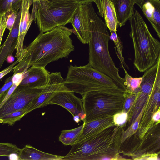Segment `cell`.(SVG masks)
<instances>
[{
    "mask_svg": "<svg viewBox=\"0 0 160 160\" xmlns=\"http://www.w3.org/2000/svg\"><path fill=\"white\" fill-rule=\"evenodd\" d=\"M110 31L111 33L110 38H111L114 42L115 52L120 61V67L123 69H125L126 68L128 69V66L125 62L123 55L122 43L117 34L116 31Z\"/></svg>",
    "mask_w": 160,
    "mask_h": 160,
    "instance_id": "20",
    "label": "cell"
},
{
    "mask_svg": "<svg viewBox=\"0 0 160 160\" xmlns=\"http://www.w3.org/2000/svg\"><path fill=\"white\" fill-rule=\"evenodd\" d=\"M70 23L73 26L71 29L72 32L83 44H88L91 37L92 27L88 3L79 5Z\"/></svg>",
    "mask_w": 160,
    "mask_h": 160,
    "instance_id": "9",
    "label": "cell"
},
{
    "mask_svg": "<svg viewBox=\"0 0 160 160\" xmlns=\"http://www.w3.org/2000/svg\"><path fill=\"white\" fill-rule=\"evenodd\" d=\"M73 117V120L76 122H78L81 120L80 118L78 116H76Z\"/></svg>",
    "mask_w": 160,
    "mask_h": 160,
    "instance_id": "34",
    "label": "cell"
},
{
    "mask_svg": "<svg viewBox=\"0 0 160 160\" xmlns=\"http://www.w3.org/2000/svg\"><path fill=\"white\" fill-rule=\"evenodd\" d=\"M67 89L64 85V79L60 72L49 73L47 85L39 95L27 107V114L34 109L47 106L48 101L56 93Z\"/></svg>",
    "mask_w": 160,
    "mask_h": 160,
    "instance_id": "8",
    "label": "cell"
},
{
    "mask_svg": "<svg viewBox=\"0 0 160 160\" xmlns=\"http://www.w3.org/2000/svg\"><path fill=\"white\" fill-rule=\"evenodd\" d=\"M71 29L59 26L40 33L25 48L22 60L16 65L13 74L23 72L32 66L45 68L48 64L68 56L74 50Z\"/></svg>",
    "mask_w": 160,
    "mask_h": 160,
    "instance_id": "1",
    "label": "cell"
},
{
    "mask_svg": "<svg viewBox=\"0 0 160 160\" xmlns=\"http://www.w3.org/2000/svg\"><path fill=\"white\" fill-rule=\"evenodd\" d=\"M113 4L119 26H124L134 13L137 0H111Z\"/></svg>",
    "mask_w": 160,
    "mask_h": 160,
    "instance_id": "16",
    "label": "cell"
},
{
    "mask_svg": "<svg viewBox=\"0 0 160 160\" xmlns=\"http://www.w3.org/2000/svg\"><path fill=\"white\" fill-rule=\"evenodd\" d=\"M63 157L42 152L29 145L20 149L18 155L20 160H62Z\"/></svg>",
    "mask_w": 160,
    "mask_h": 160,
    "instance_id": "17",
    "label": "cell"
},
{
    "mask_svg": "<svg viewBox=\"0 0 160 160\" xmlns=\"http://www.w3.org/2000/svg\"><path fill=\"white\" fill-rule=\"evenodd\" d=\"M129 20V35L134 50L133 64L139 72H144L157 62L160 55V42L152 35L137 10Z\"/></svg>",
    "mask_w": 160,
    "mask_h": 160,
    "instance_id": "3",
    "label": "cell"
},
{
    "mask_svg": "<svg viewBox=\"0 0 160 160\" xmlns=\"http://www.w3.org/2000/svg\"><path fill=\"white\" fill-rule=\"evenodd\" d=\"M27 114V108L19 110L0 118V123L12 126L16 122L20 120Z\"/></svg>",
    "mask_w": 160,
    "mask_h": 160,
    "instance_id": "21",
    "label": "cell"
},
{
    "mask_svg": "<svg viewBox=\"0 0 160 160\" xmlns=\"http://www.w3.org/2000/svg\"><path fill=\"white\" fill-rule=\"evenodd\" d=\"M160 110H158L156 112L153 116V119L156 121H159L160 118Z\"/></svg>",
    "mask_w": 160,
    "mask_h": 160,
    "instance_id": "31",
    "label": "cell"
},
{
    "mask_svg": "<svg viewBox=\"0 0 160 160\" xmlns=\"http://www.w3.org/2000/svg\"><path fill=\"white\" fill-rule=\"evenodd\" d=\"M49 74L45 68L32 66L24 72V78L20 85L33 88L45 86L48 83Z\"/></svg>",
    "mask_w": 160,
    "mask_h": 160,
    "instance_id": "13",
    "label": "cell"
},
{
    "mask_svg": "<svg viewBox=\"0 0 160 160\" xmlns=\"http://www.w3.org/2000/svg\"><path fill=\"white\" fill-rule=\"evenodd\" d=\"M50 2L60 1H69L78 3L79 4H83L94 2L95 0H46Z\"/></svg>",
    "mask_w": 160,
    "mask_h": 160,
    "instance_id": "30",
    "label": "cell"
},
{
    "mask_svg": "<svg viewBox=\"0 0 160 160\" xmlns=\"http://www.w3.org/2000/svg\"><path fill=\"white\" fill-rule=\"evenodd\" d=\"M64 85L68 89L82 96L85 93L106 87H118L112 78L88 64L82 66L70 65Z\"/></svg>",
    "mask_w": 160,
    "mask_h": 160,
    "instance_id": "5",
    "label": "cell"
},
{
    "mask_svg": "<svg viewBox=\"0 0 160 160\" xmlns=\"http://www.w3.org/2000/svg\"><path fill=\"white\" fill-rule=\"evenodd\" d=\"M14 58L12 55H8L6 58V60L8 63H11L14 60Z\"/></svg>",
    "mask_w": 160,
    "mask_h": 160,
    "instance_id": "32",
    "label": "cell"
},
{
    "mask_svg": "<svg viewBox=\"0 0 160 160\" xmlns=\"http://www.w3.org/2000/svg\"><path fill=\"white\" fill-rule=\"evenodd\" d=\"M139 125L138 121H136L132 125V128L134 130H136L138 128Z\"/></svg>",
    "mask_w": 160,
    "mask_h": 160,
    "instance_id": "33",
    "label": "cell"
},
{
    "mask_svg": "<svg viewBox=\"0 0 160 160\" xmlns=\"http://www.w3.org/2000/svg\"><path fill=\"white\" fill-rule=\"evenodd\" d=\"M60 105L67 109L74 117L79 116L81 120L85 117L82 99L76 97L74 92L68 89L56 93L48 101V105Z\"/></svg>",
    "mask_w": 160,
    "mask_h": 160,
    "instance_id": "10",
    "label": "cell"
},
{
    "mask_svg": "<svg viewBox=\"0 0 160 160\" xmlns=\"http://www.w3.org/2000/svg\"><path fill=\"white\" fill-rule=\"evenodd\" d=\"M33 88L19 85L0 108V118L15 111L27 108L45 87Z\"/></svg>",
    "mask_w": 160,
    "mask_h": 160,
    "instance_id": "7",
    "label": "cell"
},
{
    "mask_svg": "<svg viewBox=\"0 0 160 160\" xmlns=\"http://www.w3.org/2000/svg\"><path fill=\"white\" fill-rule=\"evenodd\" d=\"M123 70L125 73L124 78L126 88V92L128 94L138 92L142 79V76L133 78L129 75L125 69H123Z\"/></svg>",
    "mask_w": 160,
    "mask_h": 160,
    "instance_id": "19",
    "label": "cell"
},
{
    "mask_svg": "<svg viewBox=\"0 0 160 160\" xmlns=\"http://www.w3.org/2000/svg\"><path fill=\"white\" fill-rule=\"evenodd\" d=\"M24 78L23 72L13 74L12 78L13 84H14L18 86Z\"/></svg>",
    "mask_w": 160,
    "mask_h": 160,
    "instance_id": "28",
    "label": "cell"
},
{
    "mask_svg": "<svg viewBox=\"0 0 160 160\" xmlns=\"http://www.w3.org/2000/svg\"><path fill=\"white\" fill-rule=\"evenodd\" d=\"M88 6L92 27L88 64L110 77L118 87L126 91L124 78L120 75L118 68L116 66L109 52L108 42L110 38L108 28L96 13L92 2L88 3Z\"/></svg>",
    "mask_w": 160,
    "mask_h": 160,
    "instance_id": "2",
    "label": "cell"
},
{
    "mask_svg": "<svg viewBox=\"0 0 160 160\" xmlns=\"http://www.w3.org/2000/svg\"><path fill=\"white\" fill-rule=\"evenodd\" d=\"M12 76L7 78L5 80V84L0 89V94L8 90L13 84Z\"/></svg>",
    "mask_w": 160,
    "mask_h": 160,
    "instance_id": "29",
    "label": "cell"
},
{
    "mask_svg": "<svg viewBox=\"0 0 160 160\" xmlns=\"http://www.w3.org/2000/svg\"><path fill=\"white\" fill-rule=\"evenodd\" d=\"M84 124L75 128L63 130L59 137L60 141L66 145L72 146L77 142L82 131Z\"/></svg>",
    "mask_w": 160,
    "mask_h": 160,
    "instance_id": "18",
    "label": "cell"
},
{
    "mask_svg": "<svg viewBox=\"0 0 160 160\" xmlns=\"http://www.w3.org/2000/svg\"><path fill=\"white\" fill-rule=\"evenodd\" d=\"M21 9L18 12L14 23L6 41L0 47V69L7 57L16 49L19 32Z\"/></svg>",
    "mask_w": 160,
    "mask_h": 160,
    "instance_id": "14",
    "label": "cell"
},
{
    "mask_svg": "<svg viewBox=\"0 0 160 160\" xmlns=\"http://www.w3.org/2000/svg\"><path fill=\"white\" fill-rule=\"evenodd\" d=\"M32 5V20L36 21L40 33H44L70 23L79 4L69 1L33 0Z\"/></svg>",
    "mask_w": 160,
    "mask_h": 160,
    "instance_id": "4",
    "label": "cell"
},
{
    "mask_svg": "<svg viewBox=\"0 0 160 160\" xmlns=\"http://www.w3.org/2000/svg\"><path fill=\"white\" fill-rule=\"evenodd\" d=\"M33 0H22L21 14L19 26V32L16 47L15 57L19 62L22 60L24 38L33 21L29 8L32 4Z\"/></svg>",
    "mask_w": 160,
    "mask_h": 160,
    "instance_id": "11",
    "label": "cell"
},
{
    "mask_svg": "<svg viewBox=\"0 0 160 160\" xmlns=\"http://www.w3.org/2000/svg\"><path fill=\"white\" fill-rule=\"evenodd\" d=\"M99 15L103 18L110 31H116L119 27L113 4L111 0H95L94 2Z\"/></svg>",
    "mask_w": 160,
    "mask_h": 160,
    "instance_id": "15",
    "label": "cell"
},
{
    "mask_svg": "<svg viewBox=\"0 0 160 160\" xmlns=\"http://www.w3.org/2000/svg\"><path fill=\"white\" fill-rule=\"evenodd\" d=\"M20 149L16 145L8 142H0V156L9 157L19 154Z\"/></svg>",
    "mask_w": 160,
    "mask_h": 160,
    "instance_id": "23",
    "label": "cell"
},
{
    "mask_svg": "<svg viewBox=\"0 0 160 160\" xmlns=\"http://www.w3.org/2000/svg\"><path fill=\"white\" fill-rule=\"evenodd\" d=\"M125 90L121 88L106 87L89 92L82 97L85 117L83 122L99 119L101 109L109 107L110 101L125 97Z\"/></svg>",
    "mask_w": 160,
    "mask_h": 160,
    "instance_id": "6",
    "label": "cell"
},
{
    "mask_svg": "<svg viewBox=\"0 0 160 160\" xmlns=\"http://www.w3.org/2000/svg\"><path fill=\"white\" fill-rule=\"evenodd\" d=\"M19 62L18 60L12 63L8 67L2 71L0 72V79L4 76L11 72L15 68L16 65Z\"/></svg>",
    "mask_w": 160,
    "mask_h": 160,
    "instance_id": "27",
    "label": "cell"
},
{
    "mask_svg": "<svg viewBox=\"0 0 160 160\" xmlns=\"http://www.w3.org/2000/svg\"><path fill=\"white\" fill-rule=\"evenodd\" d=\"M136 4L141 9L160 38V0H137Z\"/></svg>",
    "mask_w": 160,
    "mask_h": 160,
    "instance_id": "12",
    "label": "cell"
},
{
    "mask_svg": "<svg viewBox=\"0 0 160 160\" xmlns=\"http://www.w3.org/2000/svg\"><path fill=\"white\" fill-rule=\"evenodd\" d=\"M18 10H12L8 17L6 24V28L10 31L14 23L17 18Z\"/></svg>",
    "mask_w": 160,
    "mask_h": 160,
    "instance_id": "25",
    "label": "cell"
},
{
    "mask_svg": "<svg viewBox=\"0 0 160 160\" xmlns=\"http://www.w3.org/2000/svg\"><path fill=\"white\" fill-rule=\"evenodd\" d=\"M9 10L3 13L0 17V47L2 37L6 28V22L8 15L11 12Z\"/></svg>",
    "mask_w": 160,
    "mask_h": 160,
    "instance_id": "24",
    "label": "cell"
},
{
    "mask_svg": "<svg viewBox=\"0 0 160 160\" xmlns=\"http://www.w3.org/2000/svg\"><path fill=\"white\" fill-rule=\"evenodd\" d=\"M22 0H0V17L11 10H18L21 8Z\"/></svg>",
    "mask_w": 160,
    "mask_h": 160,
    "instance_id": "22",
    "label": "cell"
},
{
    "mask_svg": "<svg viewBox=\"0 0 160 160\" xmlns=\"http://www.w3.org/2000/svg\"><path fill=\"white\" fill-rule=\"evenodd\" d=\"M127 117V114L125 112L117 113L114 116V122L116 124L122 125L126 122Z\"/></svg>",
    "mask_w": 160,
    "mask_h": 160,
    "instance_id": "26",
    "label": "cell"
}]
</instances>
